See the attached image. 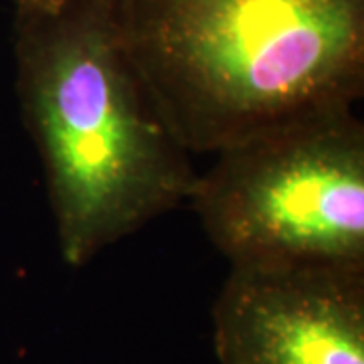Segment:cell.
Wrapping results in <instances>:
<instances>
[{
  "mask_svg": "<svg viewBox=\"0 0 364 364\" xmlns=\"http://www.w3.org/2000/svg\"><path fill=\"white\" fill-rule=\"evenodd\" d=\"M16 93L69 267L188 203L198 172L144 85L116 0L16 9Z\"/></svg>",
  "mask_w": 364,
  "mask_h": 364,
  "instance_id": "obj_1",
  "label": "cell"
},
{
  "mask_svg": "<svg viewBox=\"0 0 364 364\" xmlns=\"http://www.w3.org/2000/svg\"><path fill=\"white\" fill-rule=\"evenodd\" d=\"M144 85L191 154L364 95V0H116Z\"/></svg>",
  "mask_w": 364,
  "mask_h": 364,
  "instance_id": "obj_2",
  "label": "cell"
},
{
  "mask_svg": "<svg viewBox=\"0 0 364 364\" xmlns=\"http://www.w3.org/2000/svg\"><path fill=\"white\" fill-rule=\"evenodd\" d=\"M188 205L229 265L364 267L363 119L334 107L223 148Z\"/></svg>",
  "mask_w": 364,
  "mask_h": 364,
  "instance_id": "obj_3",
  "label": "cell"
},
{
  "mask_svg": "<svg viewBox=\"0 0 364 364\" xmlns=\"http://www.w3.org/2000/svg\"><path fill=\"white\" fill-rule=\"evenodd\" d=\"M210 318L219 364H364V267L231 265Z\"/></svg>",
  "mask_w": 364,
  "mask_h": 364,
  "instance_id": "obj_4",
  "label": "cell"
},
{
  "mask_svg": "<svg viewBox=\"0 0 364 364\" xmlns=\"http://www.w3.org/2000/svg\"><path fill=\"white\" fill-rule=\"evenodd\" d=\"M16 9H39V6H55L63 0H13Z\"/></svg>",
  "mask_w": 364,
  "mask_h": 364,
  "instance_id": "obj_5",
  "label": "cell"
}]
</instances>
